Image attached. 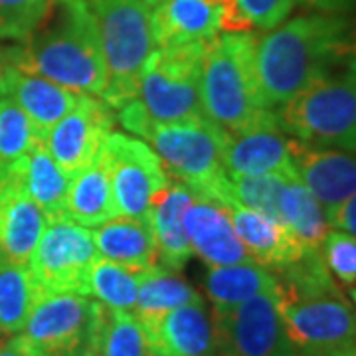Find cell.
Returning <instances> with one entry per match:
<instances>
[{"label":"cell","mask_w":356,"mask_h":356,"mask_svg":"<svg viewBox=\"0 0 356 356\" xmlns=\"http://www.w3.org/2000/svg\"><path fill=\"white\" fill-rule=\"evenodd\" d=\"M348 44L350 22L343 14H303L267 30L255 46L257 79L267 107L280 109L329 76L344 60Z\"/></svg>","instance_id":"obj_1"},{"label":"cell","mask_w":356,"mask_h":356,"mask_svg":"<svg viewBox=\"0 0 356 356\" xmlns=\"http://www.w3.org/2000/svg\"><path fill=\"white\" fill-rule=\"evenodd\" d=\"M285 331L299 356H329L356 346V315L327 269L321 250L275 271Z\"/></svg>","instance_id":"obj_2"},{"label":"cell","mask_w":356,"mask_h":356,"mask_svg":"<svg viewBox=\"0 0 356 356\" xmlns=\"http://www.w3.org/2000/svg\"><path fill=\"white\" fill-rule=\"evenodd\" d=\"M6 64L46 77L76 93L102 99L107 88L102 42L88 0H64L58 18L22 42L2 50Z\"/></svg>","instance_id":"obj_3"},{"label":"cell","mask_w":356,"mask_h":356,"mask_svg":"<svg viewBox=\"0 0 356 356\" xmlns=\"http://www.w3.org/2000/svg\"><path fill=\"white\" fill-rule=\"evenodd\" d=\"M257 36L222 32L206 40L200 74L204 115L229 135L280 123L277 111L264 102L257 67Z\"/></svg>","instance_id":"obj_4"},{"label":"cell","mask_w":356,"mask_h":356,"mask_svg":"<svg viewBox=\"0 0 356 356\" xmlns=\"http://www.w3.org/2000/svg\"><path fill=\"white\" fill-rule=\"evenodd\" d=\"M137 135L153 145L170 178L188 186L196 196L228 206L229 175L224 163L228 133L204 117L184 123L143 121Z\"/></svg>","instance_id":"obj_5"},{"label":"cell","mask_w":356,"mask_h":356,"mask_svg":"<svg viewBox=\"0 0 356 356\" xmlns=\"http://www.w3.org/2000/svg\"><path fill=\"white\" fill-rule=\"evenodd\" d=\"M102 42L107 88L102 102L113 111L135 99L140 74L154 51L147 0H91Z\"/></svg>","instance_id":"obj_6"},{"label":"cell","mask_w":356,"mask_h":356,"mask_svg":"<svg viewBox=\"0 0 356 356\" xmlns=\"http://www.w3.org/2000/svg\"><path fill=\"white\" fill-rule=\"evenodd\" d=\"M206 42L154 48L143 67L137 95L151 123H184L204 119L200 74Z\"/></svg>","instance_id":"obj_7"},{"label":"cell","mask_w":356,"mask_h":356,"mask_svg":"<svg viewBox=\"0 0 356 356\" xmlns=\"http://www.w3.org/2000/svg\"><path fill=\"white\" fill-rule=\"evenodd\" d=\"M277 119L293 139L356 154V81L323 77L280 107Z\"/></svg>","instance_id":"obj_8"},{"label":"cell","mask_w":356,"mask_h":356,"mask_svg":"<svg viewBox=\"0 0 356 356\" xmlns=\"http://www.w3.org/2000/svg\"><path fill=\"white\" fill-rule=\"evenodd\" d=\"M99 259L91 229L62 216L48 218L46 229L28 261L42 293L89 297V273Z\"/></svg>","instance_id":"obj_9"},{"label":"cell","mask_w":356,"mask_h":356,"mask_svg":"<svg viewBox=\"0 0 356 356\" xmlns=\"http://www.w3.org/2000/svg\"><path fill=\"white\" fill-rule=\"evenodd\" d=\"M102 303L76 293H42L20 337L40 356H91Z\"/></svg>","instance_id":"obj_10"},{"label":"cell","mask_w":356,"mask_h":356,"mask_svg":"<svg viewBox=\"0 0 356 356\" xmlns=\"http://www.w3.org/2000/svg\"><path fill=\"white\" fill-rule=\"evenodd\" d=\"M218 356H299L285 331L277 289L234 307H214Z\"/></svg>","instance_id":"obj_11"},{"label":"cell","mask_w":356,"mask_h":356,"mask_svg":"<svg viewBox=\"0 0 356 356\" xmlns=\"http://www.w3.org/2000/svg\"><path fill=\"white\" fill-rule=\"evenodd\" d=\"M102 153L119 216L151 220L154 200L172 180L161 156L147 143L115 131L107 135Z\"/></svg>","instance_id":"obj_12"},{"label":"cell","mask_w":356,"mask_h":356,"mask_svg":"<svg viewBox=\"0 0 356 356\" xmlns=\"http://www.w3.org/2000/svg\"><path fill=\"white\" fill-rule=\"evenodd\" d=\"M113 109L93 95H79L76 107L51 129L46 147L65 175L74 178L99 154L113 131Z\"/></svg>","instance_id":"obj_13"},{"label":"cell","mask_w":356,"mask_h":356,"mask_svg":"<svg viewBox=\"0 0 356 356\" xmlns=\"http://www.w3.org/2000/svg\"><path fill=\"white\" fill-rule=\"evenodd\" d=\"M139 323L151 356H218L214 323L202 301Z\"/></svg>","instance_id":"obj_14"},{"label":"cell","mask_w":356,"mask_h":356,"mask_svg":"<svg viewBox=\"0 0 356 356\" xmlns=\"http://www.w3.org/2000/svg\"><path fill=\"white\" fill-rule=\"evenodd\" d=\"M184 228L192 252L210 267L254 261L240 242L224 204L194 194L184 212Z\"/></svg>","instance_id":"obj_15"},{"label":"cell","mask_w":356,"mask_h":356,"mask_svg":"<svg viewBox=\"0 0 356 356\" xmlns=\"http://www.w3.org/2000/svg\"><path fill=\"white\" fill-rule=\"evenodd\" d=\"M291 149L297 177L305 184L307 191L321 202L325 212L355 196V153L311 147L297 139H293Z\"/></svg>","instance_id":"obj_16"},{"label":"cell","mask_w":356,"mask_h":356,"mask_svg":"<svg viewBox=\"0 0 356 356\" xmlns=\"http://www.w3.org/2000/svg\"><path fill=\"white\" fill-rule=\"evenodd\" d=\"M293 139L285 137L280 123L264 125L240 135H229L224 147V163L228 175L261 177L273 175L299 178L293 163Z\"/></svg>","instance_id":"obj_17"},{"label":"cell","mask_w":356,"mask_h":356,"mask_svg":"<svg viewBox=\"0 0 356 356\" xmlns=\"http://www.w3.org/2000/svg\"><path fill=\"white\" fill-rule=\"evenodd\" d=\"M48 216L22 188L10 163V180L0 202V264L28 266Z\"/></svg>","instance_id":"obj_18"},{"label":"cell","mask_w":356,"mask_h":356,"mask_svg":"<svg viewBox=\"0 0 356 356\" xmlns=\"http://www.w3.org/2000/svg\"><path fill=\"white\" fill-rule=\"evenodd\" d=\"M4 95H8L24 111L40 139L46 140L51 129L76 107L81 93L62 88L46 77L20 72L8 65Z\"/></svg>","instance_id":"obj_19"},{"label":"cell","mask_w":356,"mask_h":356,"mask_svg":"<svg viewBox=\"0 0 356 356\" xmlns=\"http://www.w3.org/2000/svg\"><path fill=\"white\" fill-rule=\"evenodd\" d=\"M226 208L234 229L248 254L252 255L254 261L271 269L273 273L295 264L309 252L289 229L277 224L275 220L248 210L240 204H229Z\"/></svg>","instance_id":"obj_20"},{"label":"cell","mask_w":356,"mask_h":356,"mask_svg":"<svg viewBox=\"0 0 356 356\" xmlns=\"http://www.w3.org/2000/svg\"><path fill=\"white\" fill-rule=\"evenodd\" d=\"M156 48L206 42L224 30V13L208 0H163L151 10Z\"/></svg>","instance_id":"obj_21"},{"label":"cell","mask_w":356,"mask_h":356,"mask_svg":"<svg viewBox=\"0 0 356 356\" xmlns=\"http://www.w3.org/2000/svg\"><path fill=\"white\" fill-rule=\"evenodd\" d=\"M192 198L194 192L172 178L151 208V226L159 266L170 271H178L180 267H184L192 255L191 240L184 228V212L191 206Z\"/></svg>","instance_id":"obj_22"},{"label":"cell","mask_w":356,"mask_h":356,"mask_svg":"<svg viewBox=\"0 0 356 356\" xmlns=\"http://www.w3.org/2000/svg\"><path fill=\"white\" fill-rule=\"evenodd\" d=\"M91 234L103 259L139 273L159 266L151 220L117 216L97 226Z\"/></svg>","instance_id":"obj_23"},{"label":"cell","mask_w":356,"mask_h":356,"mask_svg":"<svg viewBox=\"0 0 356 356\" xmlns=\"http://www.w3.org/2000/svg\"><path fill=\"white\" fill-rule=\"evenodd\" d=\"M64 214L83 228H97L119 216L102 151L72 178Z\"/></svg>","instance_id":"obj_24"},{"label":"cell","mask_w":356,"mask_h":356,"mask_svg":"<svg viewBox=\"0 0 356 356\" xmlns=\"http://www.w3.org/2000/svg\"><path fill=\"white\" fill-rule=\"evenodd\" d=\"M13 166L24 192L44 210L46 216L64 214L72 178L56 163L46 147V140L40 139L30 153L13 161Z\"/></svg>","instance_id":"obj_25"},{"label":"cell","mask_w":356,"mask_h":356,"mask_svg":"<svg viewBox=\"0 0 356 356\" xmlns=\"http://www.w3.org/2000/svg\"><path fill=\"white\" fill-rule=\"evenodd\" d=\"M206 293L212 305L234 307L252 299L255 295L277 289L275 273L257 261L234 264V266L210 267L206 273Z\"/></svg>","instance_id":"obj_26"},{"label":"cell","mask_w":356,"mask_h":356,"mask_svg":"<svg viewBox=\"0 0 356 356\" xmlns=\"http://www.w3.org/2000/svg\"><path fill=\"white\" fill-rule=\"evenodd\" d=\"M280 212L281 224L307 250H321V243L331 229L327 222V212L299 178L285 180L281 191Z\"/></svg>","instance_id":"obj_27"},{"label":"cell","mask_w":356,"mask_h":356,"mask_svg":"<svg viewBox=\"0 0 356 356\" xmlns=\"http://www.w3.org/2000/svg\"><path fill=\"white\" fill-rule=\"evenodd\" d=\"M196 301H202V297L186 281L166 267L154 266L140 273L137 305L133 315L139 321H147Z\"/></svg>","instance_id":"obj_28"},{"label":"cell","mask_w":356,"mask_h":356,"mask_svg":"<svg viewBox=\"0 0 356 356\" xmlns=\"http://www.w3.org/2000/svg\"><path fill=\"white\" fill-rule=\"evenodd\" d=\"M40 297L42 289L28 266L0 267V334H20Z\"/></svg>","instance_id":"obj_29"},{"label":"cell","mask_w":356,"mask_h":356,"mask_svg":"<svg viewBox=\"0 0 356 356\" xmlns=\"http://www.w3.org/2000/svg\"><path fill=\"white\" fill-rule=\"evenodd\" d=\"M91 356H151L139 318L102 305Z\"/></svg>","instance_id":"obj_30"},{"label":"cell","mask_w":356,"mask_h":356,"mask_svg":"<svg viewBox=\"0 0 356 356\" xmlns=\"http://www.w3.org/2000/svg\"><path fill=\"white\" fill-rule=\"evenodd\" d=\"M139 271L99 257L89 273V297H95L103 307L133 313L139 293Z\"/></svg>","instance_id":"obj_31"},{"label":"cell","mask_w":356,"mask_h":356,"mask_svg":"<svg viewBox=\"0 0 356 356\" xmlns=\"http://www.w3.org/2000/svg\"><path fill=\"white\" fill-rule=\"evenodd\" d=\"M285 180L287 178L273 175H229V204H240L248 210L259 212L281 224L280 200Z\"/></svg>","instance_id":"obj_32"},{"label":"cell","mask_w":356,"mask_h":356,"mask_svg":"<svg viewBox=\"0 0 356 356\" xmlns=\"http://www.w3.org/2000/svg\"><path fill=\"white\" fill-rule=\"evenodd\" d=\"M38 140V133L24 111L8 95H0V163L18 161Z\"/></svg>","instance_id":"obj_33"},{"label":"cell","mask_w":356,"mask_h":356,"mask_svg":"<svg viewBox=\"0 0 356 356\" xmlns=\"http://www.w3.org/2000/svg\"><path fill=\"white\" fill-rule=\"evenodd\" d=\"M54 10V0H0V40L24 42Z\"/></svg>","instance_id":"obj_34"},{"label":"cell","mask_w":356,"mask_h":356,"mask_svg":"<svg viewBox=\"0 0 356 356\" xmlns=\"http://www.w3.org/2000/svg\"><path fill=\"white\" fill-rule=\"evenodd\" d=\"M321 255L327 269L346 285L356 283V238L343 229L331 228L321 243Z\"/></svg>","instance_id":"obj_35"},{"label":"cell","mask_w":356,"mask_h":356,"mask_svg":"<svg viewBox=\"0 0 356 356\" xmlns=\"http://www.w3.org/2000/svg\"><path fill=\"white\" fill-rule=\"evenodd\" d=\"M297 0H238V8L252 28L271 30L285 22Z\"/></svg>","instance_id":"obj_36"},{"label":"cell","mask_w":356,"mask_h":356,"mask_svg":"<svg viewBox=\"0 0 356 356\" xmlns=\"http://www.w3.org/2000/svg\"><path fill=\"white\" fill-rule=\"evenodd\" d=\"M327 222H329V228L343 229L356 238V194L346 202L327 210Z\"/></svg>","instance_id":"obj_37"},{"label":"cell","mask_w":356,"mask_h":356,"mask_svg":"<svg viewBox=\"0 0 356 356\" xmlns=\"http://www.w3.org/2000/svg\"><path fill=\"white\" fill-rule=\"evenodd\" d=\"M0 356H40L20 334L0 341Z\"/></svg>","instance_id":"obj_38"},{"label":"cell","mask_w":356,"mask_h":356,"mask_svg":"<svg viewBox=\"0 0 356 356\" xmlns=\"http://www.w3.org/2000/svg\"><path fill=\"white\" fill-rule=\"evenodd\" d=\"M299 2L329 14H343L356 8V0H299Z\"/></svg>","instance_id":"obj_39"},{"label":"cell","mask_w":356,"mask_h":356,"mask_svg":"<svg viewBox=\"0 0 356 356\" xmlns=\"http://www.w3.org/2000/svg\"><path fill=\"white\" fill-rule=\"evenodd\" d=\"M344 62H346V77H350L353 81H356V40L348 44Z\"/></svg>","instance_id":"obj_40"},{"label":"cell","mask_w":356,"mask_h":356,"mask_svg":"<svg viewBox=\"0 0 356 356\" xmlns=\"http://www.w3.org/2000/svg\"><path fill=\"white\" fill-rule=\"evenodd\" d=\"M8 180H10V163H0V202H2ZM0 267H2V264H0Z\"/></svg>","instance_id":"obj_41"},{"label":"cell","mask_w":356,"mask_h":356,"mask_svg":"<svg viewBox=\"0 0 356 356\" xmlns=\"http://www.w3.org/2000/svg\"><path fill=\"white\" fill-rule=\"evenodd\" d=\"M6 60H4V54L0 50V95H4V81H6Z\"/></svg>","instance_id":"obj_42"},{"label":"cell","mask_w":356,"mask_h":356,"mask_svg":"<svg viewBox=\"0 0 356 356\" xmlns=\"http://www.w3.org/2000/svg\"><path fill=\"white\" fill-rule=\"evenodd\" d=\"M329 356H356V346H350V348H344V350H339V353H332Z\"/></svg>","instance_id":"obj_43"},{"label":"cell","mask_w":356,"mask_h":356,"mask_svg":"<svg viewBox=\"0 0 356 356\" xmlns=\"http://www.w3.org/2000/svg\"><path fill=\"white\" fill-rule=\"evenodd\" d=\"M147 2H149V6L153 8V6H156V4H159V2H163V0H147Z\"/></svg>","instance_id":"obj_44"},{"label":"cell","mask_w":356,"mask_h":356,"mask_svg":"<svg viewBox=\"0 0 356 356\" xmlns=\"http://www.w3.org/2000/svg\"><path fill=\"white\" fill-rule=\"evenodd\" d=\"M350 297H353V301H355V305H356V287L353 289V293H350Z\"/></svg>","instance_id":"obj_45"},{"label":"cell","mask_w":356,"mask_h":356,"mask_svg":"<svg viewBox=\"0 0 356 356\" xmlns=\"http://www.w3.org/2000/svg\"><path fill=\"white\" fill-rule=\"evenodd\" d=\"M2 339H4V337H2V334H0V341H2Z\"/></svg>","instance_id":"obj_46"}]
</instances>
